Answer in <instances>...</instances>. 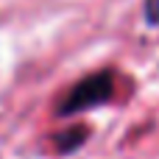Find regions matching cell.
<instances>
[{
    "label": "cell",
    "instance_id": "1",
    "mask_svg": "<svg viewBox=\"0 0 159 159\" xmlns=\"http://www.w3.org/2000/svg\"><path fill=\"white\" fill-rule=\"evenodd\" d=\"M112 95H115V75H112V70H98V73L84 75L64 95V101L59 103L56 112L61 117H70V115H78V112H87V109H95V106L106 103Z\"/></svg>",
    "mask_w": 159,
    "mask_h": 159
},
{
    "label": "cell",
    "instance_id": "2",
    "mask_svg": "<svg viewBox=\"0 0 159 159\" xmlns=\"http://www.w3.org/2000/svg\"><path fill=\"white\" fill-rule=\"evenodd\" d=\"M84 140H87V131H84V126H81V129H78V126H73L70 131H64V134L56 140V145H59V151H61V154H67V151H73L75 145H81Z\"/></svg>",
    "mask_w": 159,
    "mask_h": 159
},
{
    "label": "cell",
    "instance_id": "3",
    "mask_svg": "<svg viewBox=\"0 0 159 159\" xmlns=\"http://www.w3.org/2000/svg\"><path fill=\"white\" fill-rule=\"evenodd\" d=\"M145 20L151 25L159 22V0H145Z\"/></svg>",
    "mask_w": 159,
    "mask_h": 159
}]
</instances>
